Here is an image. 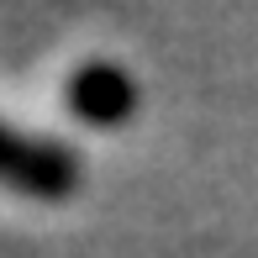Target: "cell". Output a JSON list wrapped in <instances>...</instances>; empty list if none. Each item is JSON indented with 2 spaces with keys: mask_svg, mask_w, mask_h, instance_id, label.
I'll use <instances>...</instances> for the list:
<instances>
[{
  "mask_svg": "<svg viewBox=\"0 0 258 258\" xmlns=\"http://www.w3.org/2000/svg\"><path fill=\"white\" fill-rule=\"evenodd\" d=\"M0 184L37 201H63L79 190V158L53 137H27L0 121Z\"/></svg>",
  "mask_w": 258,
  "mask_h": 258,
  "instance_id": "cell-1",
  "label": "cell"
},
{
  "mask_svg": "<svg viewBox=\"0 0 258 258\" xmlns=\"http://www.w3.org/2000/svg\"><path fill=\"white\" fill-rule=\"evenodd\" d=\"M69 111L90 126H116L137 111V79L121 63L95 58V63L74 69V79H69Z\"/></svg>",
  "mask_w": 258,
  "mask_h": 258,
  "instance_id": "cell-2",
  "label": "cell"
}]
</instances>
